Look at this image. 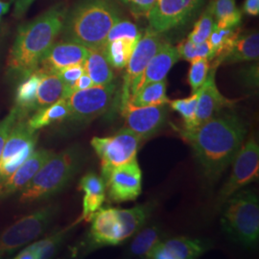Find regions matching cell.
Here are the masks:
<instances>
[{
	"label": "cell",
	"instance_id": "34",
	"mask_svg": "<svg viewBox=\"0 0 259 259\" xmlns=\"http://www.w3.org/2000/svg\"><path fill=\"white\" fill-rule=\"evenodd\" d=\"M141 37L142 33L139 31V28L135 23L130 20L120 19L111 27L108 34L106 44L115 39H128L139 42Z\"/></svg>",
	"mask_w": 259,
	"mask_h": 259
},
{
	"label": "cell",
	"instance_id": "45",
	"mask_svg": "<svg viewBox=\"0 0 259 259\" xmlns=\"http://www.w3.org/2000/svg\"><path fill=\"white\" fill-rule=\"evenodd\" d=\"M93 80L91 79V77L85 73V71L83 72L82 76L77 80V82L75 83L74 88H73V93L76 91H82V90H87L89 88L93 87Z\"/></svg>",
	"mask_w": 259,
	"mask_h": 259
},
{
	"label": "cell",
	"instance_id": "12",
	"mask_svg": "<svg viewBox=\"0 0 259 259\" xmlns=\"http://www.w3.org/2000/svg\"><path fill=\"white\" fill-rule=\"evenodd\" d=\"M125 128L134 132L142 140L156 135L166 120V105L138 107L127 102L123 107Z\"/></svg>",
	"mask_w": 259,
	"mask_h": 259
},
{
	"label": "cell",
	"instance_id": "39",
	"mask_svg": "<svg viewBox=\"0 0 259 259\" xmlns=\"http://www.w3.org/2000/svg\"><path fill=\"white\" fill-rule=\"evenodd\" d=\"M19 119V110L14 106L8 113V115L0 121V158L2 156L4 145L9 137L10 133Z\"/></svg>",
	"mask_w": 259,
	"mask_h": 259
},
{
	"label": "cell",
	"instance_id": "10",
	"mask_svg": "<svg viewBox=\"0 0 259 259\" xmlns=\"http://www.w3.org/2000/svg\"><path fill=\"white\" fill-rule=\"evenodd\" d=\"M204 0H156L147 14L150 29L164 33L190 19Z\"/></svg>",
	"mask_w": 259,
	"mask_h": 259
},
{
	"label": "cell",
	"instance_id": "40",
	"mask_svg": "<svg viewBox=\"0 0 259 259\" xmlns=\"http://www.w3.org/2000/svg\"><path fill=\"white\" fill-rule=\"evenodd\" d=\"M84 72L83 65H75L68 66L65 69L58 72L63 82L66 87V98L73 93V88L77 80L82 76Z\"/></svg>",
	"mask_w": 259,
	"mask_h": 259
},
{
	"label": "cell",
	"instance_id": "16",
	"mask_svg": "<svg viewBox=\"0 0 259 259\" xmlns=\"http://www.w3.org/2000/svg\"><path fill=\"white\" fill-rule=\"evenodd\" d=\"M53 155L54 153L47 149L34 151L9 178L0 183V201L20 191Z\"/></svg>",
	"mask_w": 259,
	"mask_h": 259
},
{
	"label": "cell",
	"instance_id": "43",
	"mask_svg": "<svg viewBox=\"0 0 259 259\" xmlns=\"http://www.w3.org/2000/svg\"><path fill=\"white\" fill-rule=\"evenodd\" d=\"M35 2V0H14V16L20 19L27 12L29 7Z\"/></svg>",
	"mask_w": 259,
	"mask_h": 259
},
{
	"label": "cell",
	"instance_id": "15",
	"mask_svg": "<svg viewBox=\"0 0 259 259\" xmlns=\"http://www.w3.org/2000/svg\"><path fill=\"white\" fill-rule=\"evenodd\" d=\"M90 232V243L93 247L116 246L125 239L116 208H100L93 216Z\"/></svg>",
	"mask_w": 259,
	"mask_h": 259
},
{
	"label": "cell",
	"instance_id": "6",
	"mask_svg": "<svg viewBox=\"0 0 259 259\" xmlns=\"http://www.w3.org/2000/svg\"><path fill=\"white\" fill-rule=\"evenodd\" d=\"M142 139L134 132L122 128L115 135L107 138L94 137L91 144L101 160L102 178L107 183L113 169L137 158Z\"/></svg>",
	"mask_w": 259,
	"mask_h": 259
},
{
	"label": "cell",
	"instance_id": "7",
	"mask_svg": "<svg viewBox=\"0 0 259 259\" xmlns=\"http://www.w3.org/2000/svg\"><path fill=\"white\" fill-rule=\"evenodd\" d=\"M58 207L54 204L20 218L0 234V258L13 254L16 250L36 240L52 223Z\"/></svg>",
	"mask_w": 259,
	"mask_h": 259
},
{
	"label": "cell",
	"instance_id": "9",
	"mask_svg": "<svg viewBox=\"0 0 259 259\" xmlns=\"http://www.w3.org/2000/svg\"><path fill=\"white\" fill-rule=\"evenodd\" d=\"M232 172L220 192V201L225 202L232 195L258 179L259 146L253 138L244 142L232 162Z\"/></svg>",
	"mask_w": 259,
	"mask_h": 259
},
{
	"label": "cell",
	"instance_id": "18",
	"mask_svg": "<svg viewBox=\"0 0 259 259\" xmlns=\"http://www.w3.org/2000/svg\"><path fill=\"white\" fill-rule=\"evenodd\" d=\"M179 59L180 56L176 47H173L167 41H163L157 53L149 62L144 72L134 85L131 97L141 88L145 87L148 83L165 80L167 74L179 61Z\"/></svg>",
	"mask_w": 259,
	"mask_h": 259
},
{
	"label": "cell",
	"instance_id": "41",
	"mask_svg": "<svg viewBox=\"0 0 259 259\" xmlns=\"http://www.w3.org/2000/svg\"><path fill=\"white\" fill-rule=\"evenodd\" d=\"M208 8L215 21L229 17L239 11L236 7L235 0H213Z\"/></svg>",
	"mask_w": 259,
	"mask_h": 259
},
{
	"label": "cell",
	"instance_id": "27",
	"mask_svg": "<svg viewBox=\"0 0 259 259\" xmlns=\"http://www.w3.org/2000/svg\"><path fill=\"white\" fill-rule=\"evenodd\" d=\"M151 208L149 204H139L129 209L116 208L125 240L140 231V229L146 223Z\"/></svg>",
	"mask_w": 259,
	"mask_h": 259
},
{
	"label": "cell",
	"instance_id": "26",
	"mask_svg": "<svg viewBox=\"0 0 259 259\" xmlns=\"http://www.w3.org/2000/svg\"><path fill=\"white\" fill-rule=\"evenodd\" d=\"M240 26L230 29H220L214 24L208 41L212 48L213 66L218 67L223 59L231 51L236 39L240 36Z\"/></svg>",
	"mask_w": 259,
	"mask_h": 259
},
{
	"label": "cell",
	"instance_id": "21",
	"mask_svg": "<svg viewBox=\"0 0 259 259\" xmlns=\"http://www.w3.org/2000/svg\"><path fill=\"white\" fill-rule=\"evenodd\" d=\"M41 71L37 68L32 74L19 81L16 90L15 107L19 110V119L28 118L30 113L37 111V93Z\"/></svg>",
	"mask_w": 259,
	"mask_h": 259
},
{
	"label": "cell",
	"instance_id": "24",
	"mask_svg": "<svg viewBox=\"0 0 259 259\" xmlns=\"http://www.w3.org/2000/svg\"><path fill=\"white\" fill-rule=\"evenodd\" d=\"M259 57V34L257 31L239 36L231 51L223 59L221 64H236L241 62L257 61Z\"/></svg>",
	"mask_w": 259,
	"mask_h": 259
},
{
	"label": "cell",
	"instance_id": "11",
	"mask_svg": "<svg viewBox=\"0 0 259 259\" xmlns=\"http://www.w3.org/2000/svg\"><path fill=\"white\" fill-rule=\"evenodd\" d=\"M163 40L159 33L147 29L144 35L140 37L138 45L135 47L129 63L126 66V74L124 77L123 93H122V107L129 102L131 93L134 85L138 82L140 76L144 72L151 59L157 52Z\"/></svg>",
	"mask_w": 259,
	"mask_h": 259
},
{
	"label": "cell",
	"instance_id": "29",
	"mask_svg": "<svg viewBox=\"0 0 259 259\" xmlns=\"http://www.w3.org/2000/svg\"><path fill=\"white\" fill-rule=\"evenodd\" d=\"M137 45L138 42L128 39H115L107 42L104 51L110 65L117 69L126 67Z\"/></svg>",
	"mask_w": 259,
	"mask_h": 259
},
{
	"label": "cell",
	"instance_id": "28",
	"mask_svg": "<svg viewBox=\"0 0 259 259\" xmlns=\"http://www.w3.org/2000/svg\"><path fill=\"white\" fill-rule=\"evenodd\" d=\"M166 80L146 84L135 93L130 102L138 107L159 106L169 104L170 100L166 95Z\"/></svg>",
	"mask_w": 259,
	"mask_h": 259
},
{
	"label": "cell",
	"instance_id": "44",
	"mask_svg": "<svg viewBox=\"0 0 259 259\" xmlns=\"http://www.w3.org/2000/svg\"><path fill=\"white\" fill-rule=\"evenodd\" d=\"M243 11L250 17H257L259 15V0H245Z\"/></svg>",
	"mask_w": 259,
	"mask_h": 259
},
{
	"label": "cell",
	"instance_id": "4",
	"mask_svg": "<svg viewBox=\"0 0 259 259\" xmlns=\"http://www.w3.org/2000/svg\"><path fill=\"white\" fill-rule=\"evenodd\" d=\"M82 161L83 154L78 146L54 154L20 190L19 202L31 204L59 193L74 178Z\"/></svg>",
	"mask_w": 259,
	"mask_h": 259
},
{
	"label": "cell",
	"instance_id": "13",
	"mask_svg": "<svg viewBox=\"0 0 259 259\" xmlns=\"http://www.w3.org/2000/svg\"><path fill=\"white\" fill-rule=\"evenodd\" d=\"M106 186L109 188V198L113 203L137 200L142 190V173L138 159L113 169Z\"/></svg>",
	"mask_w": 259,
	"mask_h": 259
},
{
	"label": "cell",
	"instance_id": "1",
	"mask_svg": "<svg viewBox=\"0 0 259 259\" xmlns=\"http://www.w3.org/2000/svg\"><path fill=\"white\" fill-rule=\"evenodd\" d=\"M194 151L205 178L214 182L231 164L247 135L243 121L235 115L214 116L203 124L179 131Z\"/></svg>",
	"mask_w": 259,
	"mask_h": 259
},
{
	"label": "cell",
	"instance_id": "31",
	"mask_svg": "<svg viewBox=\"0 0 259 259\" xmlns=\"http://www.w3.org/2000/svg\"><path fill=\"white\" fill-rule=\"evenodd\" d=\"M176 48L180 59H183L190 63L201 58L207 59L209 60V62L212 59V48L208 39L202 44H193L188 38H186L182 40Z\"/></svg>",
	"mask_w": 259,
	"mask_h": 259
},
{
	"label": "cell",
	"instance_id": "14",
	"mask_svg": "<svg viewBox=\"0 0 259 259\" xmlns=\"http://www.w3.org/2000/svg\"><path fill=\"white\" fill-rule=\"evenodd\" d=\"M89 48L74 41L54 42L42 57L38 68L48 73H58L68 66L83 65L89 54Z\"/></svg>",
	"mask_w": 259,
	"mask_h": 259
},
{
	"label": "cell",
	"instance_id": "5",
	"mask_svg": "<svg viewBox=\"0 0 259 259\" xmlns=\"http://www.w3.org/2000/svg\"><path fill=\"white\" fill-rule=\"evenodd\" d=\"M225 232L246 247H253L259 238V204L256 194L243 190L225 201L221 218Z\"/></svg>",
	"mask_w": 259,
	"mask_h": 259
},
{
	"label": "cell",
	"instance_id": "38",
	"mask_svg": "<svg viewBox=\"0 0 259 259\" xmlns=\"http://www.w3.org/2000/svg\"><path fill=\"white\" fill-rule=\"evenodd\" d=\"M79 189L87 194L106 195V184L101 177L88 173L81 179Z\"/></svg>",
	"mask_w": 259,
	"mask_h": 259
},
{
	"label": "cell",
	"instance_id": "17",
	"mask_svg": "<svg viewBox=\"0 0 259 259\" xmlns=\"http://www.w3.org/2000/svg\"><path fill=\"white\" fill-rule=\"evenodd\" d=\"M216 70L217 67L213 66L212 69L208 72L205 82L200 89L193 128L216 116L223 108L232 104V100L226 98L217 88L215 82Z\"/></svg>",
	"mask_w": 259,
	"mask_h": 259
},
{
	"label": "cell",
	"instance_id": "2",
	"mask_svg": "<svg viewBox=\"0 0 259 259\" xmlns=\"http://www.w3.org/2000/svg\"><path fill=\"white\" fill-rule=\"evenodd\" d=\"M66 15L65 5L59 4L19 28L7 60L9 80L19 82L37 70L42 57L62 33Z\"/></svg>",
	"mask_w": 259,
	"mask_h": 259
},
{
	"label": "cell",
	"instance_id": "20",
	"mask_svg": "<svg viewBox=\"0 0 259 259\" xmlns=\"http://www.w3.org/2000/svg\"><path fill=\"white\" fill-rule=\"evenodd\" d=\"M26 120L27 118L19 119L11 131L0 158V165L19 156L20 153L29 147L36 146L37 133H34L28 128Z\"/></svg>",
	"mask_w": 259,
	"mask_h": 259
},
{
	"label": "cell",
	"instance_id": "33",
	"mask_svg": "<svg viewBox=\"0 0 259 259\" xmlns=\"http://www.w3.org/2000/svg\"><path fill=\"white\" fill-rule=\"evenodd\" d=\"M68 230L69 228L55 232L42 240L37 241L29 245V247L34 250L37 255V259L50 258L60 248Z\"/></svg>",
	"mask_w": 259,
	"mask_h": 259
},
{
	"label": "cell",
	"instance_id": "19",
	"mask_svg": "<svg viewBox=\"0 0 259 259\" xmlns=\"http://www.w3.org/2000/svg\"><path fill=\"white\" fill-rule=\"evenodd\" d=\"M208 249L209 246L204 241L180 236L165 242L160 241L150 251L147 258L194 259L200 257Z\"/></svg>",
	"mask_w": 259,
	"mask_h": 259
},
{
	"label": "cell",
	"instance_id": "25",
	"mask_svg": "<svg viewBox=\"0 0 259 259\" xmlns=\"http://www.w3.org/2000/svg\"><path fill=\"white\" fill-rule=\"evenodd\" d=\"M63 98H66V87L61 77L58 73L41 71V78L37 88V110Z\"/></svg>",
	"mask_w": 259,
	"mask_h": 259
},
{
	"label": "cell",
	"instance_id": "37",
	"mask_svg": "<svg viewBox=\"0 0 259 259\" xmlns=\"http://www.w3.org/2000/svg\"><path fill=\"white\" fill-rule=\"evenodd\" d=\"M106 195L87 194L84 193L83 198V211L76 223L85 221L92 222L94 214L97 212L105 201Z\"/></svg>",
	"mask_w": 259,
	"mask_h": 259
},
{
	"label": "cell",
	"instance_id": "35",
	"mask_svg": "<svg viewBox=\"0 0 259 259\" xmlns=\"http://www.w3.org/2000/svg\"><path fill=\"white\" fill-rule=\"evenodd\" d=\"M210 70L209 60L201 58L191 62L187 75V82L189 83L192 93H196L204 84L208 72Z\"/></svg>",
	"mask_w": 259,
	"mask_h": 259
},
{
	"label": "cell",
	"instance_id": "22",
	"mask_svg": "<svg viewBox=\"0 0 259 259\" xmlns=\"http://www.w3.org/2000/svg\"><path fill=\"white\" fill-rule=\"evenodd\" d=\"M83 65L85 73L91 77L94 85H106L113 82L114 73L104 48L90 49Z\"/></svg>",
	"mask_w": 259,
	"mask_h": 259
},
{
	"label": "cell",
	"instance_id": "36",
	"mask_svg": "<svg viewBox=\"0 0 259 259\" xmlns=\"http://www.w3.org/2000/svg\"><path fill=\"white\" fill-rule=\"evenodd\" d=\"M215 20L209 8L205 10L202 17L195 23L192 32L189 34L188 39L193 44H202L208 39L212 32Z\"/></svg>",
	"mask_w": 259,
	"mask_h": 259
},
{
	"label": "cell",
	"instance_id": "42",
	"mask_svg": "<svg viewBox=\"0 0 259 259\" xmlns=\"http://www.w3.org/2000/svg\"><path fill=\"white\" fill-rule=\"evenodd\" d=\"M136 17L147 16L156 0H118Z\"/></svg>",
	"mask_w": 259,
	"mask_h": 259
},
{
	"label": "cell",
	"instance_id": "46",
	"mask_svg": "<svg viewBox=\"0 0 259 259\" xmlns=\"http://www.w3.org/2000/svg\"><path fill=\"white\" fill-rule=\"evenodd\" d=\"M16 259H37V255L29 246L22 249L19 253L14 257Z\"/></svg>",
	"mask_w": 259,
	"mask_h": 259
},
{
	"label": "cell",
	"instance_id": "47",
	"mask_svg": "<svg viewBox=\"0 0 259 259\" xmlns=\"http://www.w3.org/2000/svg\"><path fill=\"white\" fill-rule=\"evenodd\" d=\"M14 0H0V20L3 16L9 11Z\"/></svg>",
	"mask_w": 259,
	"mask_h": 259
},
{
	"label": "cell",
	"instance_id": "30",
	"mask_svg": "<svg viewBox=\"0 0 259 259\" xmlns=\"http://www.w3.org/2000/svg\"><path fill=\"white\" fill-rule=\"evenodd\" d=\"M159 230L156 227L147 228L139 232L131 244L130 251L132 254L140 257H146L157 244L160 242Z\"/></svg>",
	"mask_w": 259,
	"mask_h": 259
},
{
	"label": "cell",
	"instance_id": "8",
	"mask_svg": "<svg viewBox=\"0 0 259 259\" xmlns=\"http://www.w3.org/2000/svg\"><path fill=\"white\" fill-rule=\"evenodd\" d=\"M116 89V84L111 83L106 85H93L71 93L65 98L69 109L67 119L85 124L102 115L109 110Z\"/></svg>",
	"mask_w": 259,
	"mask_h": 259
},
{
	"label": "cell",
	"instance_id": "23",
	"mask_svg": "<svg viewBox=\"0 0 259 259\" xmlns=\"http://www.w3.org/2000/svg\"><path fill=\"white\" fill-rule=\"evenodd\" d=\"M69 115V109L66 99L63 98L47 107L39 108L27 118V126L34 133L44 129L57 122L67 119Z\"/></svg>",
	"mask_w": 259,
	"mask_h": 259
},
{
	"label": "cell",
	"instance_id": "32",
	"mask_svg": "<svg viewBox=\"0 0 259 259\" xmlns=\"http://www.w3.org/2000/svg\"><path fill=\"white\" fill-rule=\"evenodd\" d=\"M199 94H200V90L197 91L196 93H192L187 98L176 99L169 102L172 110L179 112L182 115L185 122L184 129H191L194 126Z\"/></svg>",
	"mask_w": 259,
	"mask_h": 259
},
{
	"label": "cell",
	"instance_id": "3",
	"mask_svg": "<svg viewBox=\"0 0 259 259\" xmlns=\"http://www.w3.org/2000/svg\"><path fill=\"white\" fill-rule=\"evenodd\" d=\"M120 13L112 0H81L65 18V40L89 49L104 48L111 27L120 20Z\"/></svg>",
	"mask_w": 259,
	"mask_h": 259
}]
</instances>
